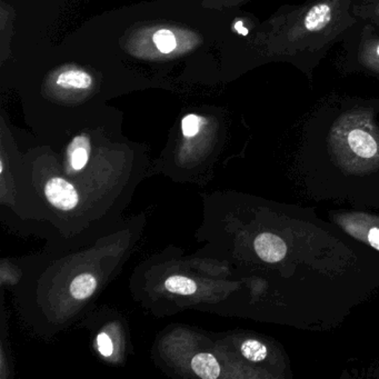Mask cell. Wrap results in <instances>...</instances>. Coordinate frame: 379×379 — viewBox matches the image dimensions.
<instances>
[{"label": "cell", "instance_id": "cell-1", "mask_svg": "<svg viewBox=\"0 0 379 379\" xmlns=\"http://www.w3.org/2000/svg\"><path fill=\"white\" fill-rule=\"evenodd\" d=\"M357 22L354 0H308L277 13L271 26V52L276 60L306 71Z\"/></svg>", "mask_w": 379, "mask_h": 379}, {"label": "cell", "instance_id": "cell-2", "mask_svg": "<svg viewBox=\"0 0 379 379\" xmlns=\"http://www.w3.org/2000/svg\"><path fill=\"white\" fill-rule=\"evenodd\" d=\"M45 195L49 203L60 210H73L79 203L76 188L62 177L49 179L45 186Z\"/></svg>", "mask_w": 379, "mask_h": 379}, {"label": "cell", "instance_id": "cell-3", "mask_svg": "<svg viewBox=\"0 0 379 379\" xmlns=\"http://www.w3.org/2000/svg\"><path fill=\"white\" fill-rule=\"evenodd\" d=\"M255 250L260 259L269 264L278 263L287 254V246L278 236L273 234H260L255 239Z\"/></svg>", "mask_w": 379, "mask_h": 379}, {"label": "cell", "instance_id": "cell-4", "mask_svg": "<svg viewBox=\"0 0 379 379\" xmlns=\"http://www.w3.org/2000/svg\"><path fill=\"white\" fill-rule=\"evenodd\" d=\"M347 144L350 146V150L358 157L373 158L378 152V144L376 139L369 134V131L362 128H352L347 134Z\"/></svg>", "mask_w": 379, "mask_h": 379}, {"label": "cell", "instance_id": "cell-5", "mask_svg": "<svg viewBox=\"0 0 379 379\" xmlns=\"http://www.w3.org/2000/svg\"><path fill=\"white\" fill-rule=\"evenodd\" d=\"M192 369L203 379H217L220 375V364L208 352H201L192 358Z\"/></svg>", "mask_w": 379, "mask_h": 379}, {"label": "cell", "instance_id": "cell-6", "mask_svg": "<svg viewBox=\"0 0 379 379\" xmlns=\"http://www.w3.org/2000/svg\"><path fill=\"white\" fill-rule=\"evenodd\" d=\"M90 141L85 136H78L69 146L71 165L75 171H82L90 159Z\"/></svg>", "mask_w": 379, "mask_h": 379}, {"label": "cell", "instance_id": "cell-7", "mask_svg": "<svg viewBox=\"0 0 379 379\" xmlns=\"http://www.w3.org/2000/svg\"><path fill=\"white\" fill-rule=\"evenodd\" d=\"M56 83L65 90H87L92 86V78L83 71H68L60 73Z\"/></svg>", "mask_w": 379, "mask_h": 379}, {"label": "cell", "instance_id": "cell-8", "mask_svg": "<svg viewBox=\"0 0 379 379\" xmlns=\"http://www.w3.org/2000/svg\"><path fill=\"white\" fill-rule=\"evenodd\" d=\"M97 288V279L92 274L85 273V274L78 275L75 277L71 284V294L73 298L78 301L90 298L92 294L95 293Z\"/></svg>", "mask_w": 379, "mask_h": 379}, {"label": "cell", "instance_id": "cell-9", "mask_svg": "<svg viewBox=\"0 0 379 379\" xmlns=\"http://www.w3.org/2000/svg\"><path fill=\"white\" fill-rule=\"evenodd\" d=\"M359 57L360 63L369 68V71L379 73V37H375L369 43H364Z\"/></svg>", "mask_w": 379, "mask_h": 379}, {"label": "cell", "instance_id": "cell-10", "mask_svg": "<svg viewBox=\"0 0 379 379\" xmlns=\"http://www.w3.org/2000/svg\"><path fill=\"white\" fill-rule=\"evenodd\" d=\"M166 289L178 295H192L197 290V285L192 279L184 276H171L165 282Z\"/></svg>", "mask_w": 379, "mask_h": 379}, {"label": "cell", "instance_id": "cell-11", "mask_svg": "<svg viewBox=\"0 0 379 379\" xmlns=\"http://www.w3.org/2000/svg\"><path fill=\"white\" fill-rule=\"evenodd\" d=\"M241 354L250 362H263L267 357V348L260 341L248 339L241 347Z\"/></svg>", "mask_w": 379, "mask_h": 379}, {"label": "cell", "instance_id": "cell-12", "mask_svg": "<svg viewBox=\"0 0 379 379\" xmlns=\"http://www.w3.org/2000/svg\"><path fill=\"white\" fill-rule=\"evenodd\" d=\"M354 14L379 24V0H364L362 5L354 3Z\"/></svg>", "mask_w": 379, "mask_h": 379}, {"label": "cell", "instance_id": "cell-13", "mask_svg": "<svg viewBox=\"0 0 379 379\" xmlns=\"http://www.w3.org/2000/svg\"><path fill=\"white\" fill-rule=\"evenodd\" d=\"M154 43L160 52L164 54H169L176 48V38L175 36L169 29H160L157 33H155Z\"/></svg>", "mask_w": 379, "mask_h": 379}, {"label": "cell", "instance_id": "cell-14", "mask_svg": "<svg viewBox=\"0 0 379 379\" xmlns=\"http://www.w3.org/2000/svg\"><path fill=\"white\" fill-rule=\"evenodd\" d=\"M199 120H201L199 117L196 115L190 114L184 117L182 122V129L185 137H194L197 135L199 131V126H201Z\"/></svg>", "mask_w": 379, "mask_h": 379}, {"label": "cell", "instance_id": "cell-15", "mask_svg": "<svg viewBox=\"0 0 379 379\" xmlns=\"http://www.w3.org/2000/svg\"><path fill=\"white\" fill-rule=\"evenodd\" d=\"M98 350L101 352V355L105 357H108L114 352V346L110 337L107 334L101 333L97 337Z\"/></svg>", "mask_w": 379, "mask_h": 379}, {"label": "cell", "instance_id": "cell-16", "mask_svg": "<svg viewBox=\"0 0 379 379\" xmlns=\"http://www.w3.org/2000/svg\"><path fill=\"white\" fill-rule=\"evenodd\" d=\"M369 241L371 246L379 250V229L378 228H371L369 233Z\"/></svg>", "mask_w": 379, "mask_h": 379}, {"label": "cell", "instance_id": "cell-17", "mask_svg": "<svg viewBox=\"0 0 379 379\" xmlns=\"http://www.w3.org/2000/svg\"><path fill=\"white\" fill-rule=\"evenodd\" d=\"M235 28H236V30L238 31V33L241 34V35H247V34H248V31H247V29H243V28L244 27H243V22H236Z\"/></svg>", "mask_w": 379, "mask_h": 379}]
</instances>
